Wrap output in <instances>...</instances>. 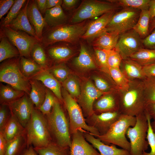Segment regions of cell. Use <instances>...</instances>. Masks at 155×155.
Segmentation results:
<instances>
[{
	"label": "cell",
	"instance_id": "obj_21",
	"mask_svg": "<svg viewBox=\"0 0 155 155\" xmlns=\"http://www.w3.org/2000/svg\"><path fill=\"white\" fill-rule=\"evenodd\" d=\"M86 140L99 151L100 155H129V151L117 148L116 145L106 144L87 132H83Z\"/></svg>",
	"mask_w": 155,
	"mask_h": 155
},
{
	"label": "cell",
	"instance_id": "obj_1",
	"mask_svg": "<svg viewBox=\"0 0 155 155\" xmlns=\"http://www.w3.org/2000/svg\"><path fill=\"white\" fill-rule=\"evenodd\" d=\"M90 22L88 20L77 23L45 28L40 43L44 47L60 42L76 44L85 33Z\"/></svg>",
	"mask_w": 155,
	"mask_h": 155
},
{
	"label": "cell",
	"instance_id": "obj_45",
	"mask_svg": "<svg viewBox=\"0 0 155 155\" xmlns=\"http://www.w3.org/2000/svg\"><path fill=\"white\" fill-rule=\"evenodd\" d=\"M49 70V72L60 82L62 83L69 75L68 69L63 64L57 65Z\"/></svg>",
	"mask_w": 155,
	"mask_h": 155
},
{
	"label": "cell",
	"instance_id": "obj_3",
	"mask_svg": "<svg viewBox=\"0 0 155 155\" xmlns=\"http://www.w3.org/2000/svg\"><path fill=\"white\" fill-rule=\"evenodd\" d=\"M58 100L51 112L44 116L53 142L61 146L70 148L71 140L69 121Z\"/></svg>",
	"mask_w": 155,
	"mask_h": 155
},
{
	"label": "cell",
	"instance_id": "obj_43",
	"mask_svg": "<svg viewBox=\"0 0 155 155\" xmlns=\"http://www.w3.org/2000/svg\"><path fill=\"white\" fill-rule=\"evenodd\" d=\"M62 85L69 94L73 98H78L81 92L79 82L73 75H69L62 83Z\"/></svg>",
	"mask_w": 155,
	"mask_h": 155
},
{
	"label": "cell",
	"instance_id": "obj_8",
	"mask_svg": "<svg viewBox=\"0 0 155 155\" xmlns=\"http://www.w3.org/2000/svg\"><path fill=\"white\" fill-rule=\"evenodd\" d=\"M97 0L82 1L75 11L69 21L71 24L80 23L109 11H116L119 7L108 1Z\"/></svg>",
	"mask_w": 155,
	"mask_h": 155
},
{
	"label": "cell",
	"instance_id": "obj_54",
	"mask_svg": "<svg viewBox=\"0 0 155 155\" xmlns=\"http://www.w3.org/2000/svg\"><path fill=\"white\" fill-rule=\"evenodd\" d=\"M7 142L3 133L0 131V155H5L7 147Z\"/></svg>",
	"mask_w": 155,
	"mask_h": 155
},
{
	"label": "cell",
	"instance_id": "obj_36",
	"mask_svg": "<svg viewBox=\"0 0 155 155\" xmlns=\"http://www.w3.org/2000/svg\"><path fill=\"white\" fill-rule=\"evenodd\" d=\"M34 148L38 155H71L69 148L61 146L53 142L43 147Z\"/></svg>",
	"mask_w": 155,
	"mask_h": 155
},
{
	"label": "cell",
	"instance_id": "obj_6",
	"mask_svg": "<svg viewBox=\"0 0 155 155\" xmlns=\"http://www.w3.org/2000/svg\"><path fill=\"white\" fill-rule=\"evenodd\" d=\"M61 94L68 114L70 134L79 131H86L95 137L100 135L96 129L87 124L79 105L64 88H61Z\"/></svg>",
	"mask_w": 155,
	"mask_h": 155
},
{
	"label": "cell",
	"instance_id": "obj_40",
	"mask_svg": "<svg viewBox=\"0 0 155 155\" xmlns=\"http://www.w3.org/2000/svg\"><path fill=\"white\" fill-rule=\"evenodd\" d=\"M94 85L104 94L118 91L119 90L114 81H109L103 77L95 76L93 78Z\"/></svg>",
	"mask_w": 155,
	"mask_h": 155
},
{
	"label": "cell",
	"instance_id": "obj_18",
	"mask_svg": "<svg viewBox=\"0 0 155 155\" xmlns=\"http://www.w3.org/2000/svg\"><path fill=\"white\" fill-rule=\"evenodd\" d=\"M44 48L48 58L57 62L67 60L74 53L73 49L65 43H55Z\"/></svg>",
	"mask_w": 155,
	"mask_h": 155
},
{
	"label": "cell",
	"instance_id": "obj_51",
	"mask_svg": "<svg viewBox=\"0 0 155 155\" xmlns=\"http://www.w3.org/2000/svg\"><path fill=\"white\" fill-rule=\"evenodd\" d=\"M15 0H0V19L10 9L14 4Z\"/></svg>",
	"mask_w": 155,
	"mask_h": 155
},
{
	"label": "cell",
	"instance_id": "obj_9",
	"mask_svg": "<svg viewBox=\"0 0 155 155\" xmlns=\"http://www.w3.org/2000/svg\"><path fill=\"white\" fill-rule=\"evenodd\" d=\"M135 117V125L129 127L126 132V135L130 140L129 155H142L149 146L147 140L148 123L145 111Z\"/></svg>",
	"mask_w": 155,
	"mask_h": 155
},
{
	"label": "cell",
	"instance_id": "obj_20",
	"mask_svg": "<svg viewBox=\"0 0 155 155\" xmlns=\"http://www.w3.org/2000/svg\"><path fill=\"white\" fill-rule=\"evenodd\" d=\"M27 13L29 20L35 30L37 36L40 42L46 24L44 18L37 8L36 0H29Z\"/></svg>",
	"mask_w": 155,
	"mask_h": 155
},
{
	"label": "cell",
	"instance_id": "obj_26",
	"mask_svg": "<svg viewBox=\"0 0 155 155\" xmlns=\"http://www.w3.org/2000/svg\"><path fill=\"white\" fill-rule=\"evenodd\" d=\"M44 14V18L46 24L45 28L67 24L68 17L64 12L61 6L48 9Z\"/></svg>",
	"mask_w": 155,
	"mask_h": 155
},
{
	"label": "cell",
	"instance_id": "obj_58",
	"mask_svg": "<svg viewBox=\"0 0 155 155\" xmlns=\"http://www.w3.org/2000/svg\"><path fill=\"white\" fill-rule=\"evenodd\" d=\"M148 10L150 17V22L155 17V0H150Z\"/></svg>",
	"mask_w": 155,
	"mask_h": 155
},
{
	"label": "cell",
	"instance_id": "obj_4",
	"mask_svg": "<svg viewBox=\"0 0 155 155\" xmlns=\"http://www.w3.org/2000/svg\"><path fill=\"white\" fill-rule=\"evenodd\" d=\"M25 128L27 147L42 148L53 142L45 116L35 107Z\"/></svg>",
	"mask_w": 155,
	"mask_h": 155
},
{
	"label": "cell",
	"instance_id": "obj_13",
	"mask_svg": "<svg viewBox=\"0 0 155 155\" xmlns=\"http://www.w3.org/2000/svg\"><path fill=\"white\" fill-rule=\"evenodd\" d=\"M104 94L98 90L90 80L83 84L78 101L85 115L89 117L94 113L93 103Z\"/></svg>",
	"mask_w": 155,
	"mask_h": 155
},
{
	"label": "cell",
	"instance_id": "obj_55",
	"mask_svg": "<svg viewBox=\"0 0 155 155\" xmlns=\"http://www.w3.org/2000/svg\"><path fill=\"white\" fill-rule=\"evenodd\" d=\"M37 8L42 14H44L47 9L46 7V0H36Z\"/></svg>",
	"mask_w": 155,
	"mask_h": 155
},
{
	"label": "cell",
	"instance_id": "obj_37",
	"mask_svg": "<svg viewBox=\"0 0 155 155\" xmlns=\"http://www.w3.org/2000/svg\"><path fill=\"white\" fill-rule=\"evenodd\" d=\"M32 59L43 69H46L49 62V59L44 48L40 42L33 46L30 54Z\"/></svg>",
	"mask_w": 155,
	"mask_h": 155
},
{
	"label": "cell",
	"instance_id": "obj_32",
	"mask_svg": "<svg viewBox=\"0 0 155 155\" xmlns=\"http://www.w3.org/2000/svg\"><path fill=\"white\" fill-rule=\"evenodd\" d=\"M0 62L20 56L17 48L5 37L0 35Z\"/></svg>",
	"mask_w": 155,
	"mask_h": 155
},
{
	"label": "cell",
	"instance_id": "obj_10",
	"mask_svg": "<svg viewBox=\"0 0 155 155\" xmlns=\"http://www.w3.org/2000/svg\"><path fill=\"white\" fill-rule=\"evenodd\" d=\"M141 10L131 8H123L115 12L112 17L105 31L119 35L133 29L137 23Z\"/></svg>",
	"mask_w": 155,
	"mask_h": 155
},
{
	"label": "cell",
	"instance_id": "obj_33",
	"mask_svg": "<svg viewBox=\"0 0 155 155\" xmlns=\"http://www.w3.org/2000/svg\"><path fill=\"white\" fill-rule=\"evenodd\" d=\"M25 93L24 91L1 84L0 88V103L8 104L18 99Z\"/></svg>",
	"mask_w": 155,
	"mask_h": 155
},
{
	"label": "cell",
	"instance_id": "obj_35",
	"mask_svg": "<svg viewBox=\"0 0 155 155\" xmlns=\"http://www.w3.org/2000/svg\"><path fill=\"white\" fill-rule=\"evenodd\" d=\"M150 21V15L148 10H141L137 22L133 29L142 39L144 38L148 35Z\"/></svg>",
	"mask_w": 155,
	"mask_h": 155
},
{
	"label": "cell",
	"instance_id": "obj_59",
	"mask_svg": "<svg viewBox=\"0 0 155 155\" xmlns=\"http://www.w3.org/2000/svg\"><path fill=\"white\" fill-rule=\"evenodd\" d=\"M32 146L26 147L20 155H38Z\"/></svg>",
	"mask_w": 155,
	"mask_h": 155
},
{
	"label": "cell",
	"instance_id": "obj_14",
	"mask_svg": "<svg viewBox=\"0 0 155 155\" xmlns=\"http://www.w3.org/2000/svg\"><path fill=\"white\" fill-rule=\"evenodd\" d=\"M11 113L22 126L26 128L29 122L34 105L25 93L22 97L8 104Z\"/></svg>",
	"mask_w": 155,
	"mask_h": 155
},
{
	"label": "cell",
	"instance_id": "obj_34",
	"mask_svg": "<svg viewBox=\"0 0 155 155\" xmlns=\"http://www.w3.org/2000/svg\"><path fill=\"white\" fill-rule=\"evenodd\" d=\"M143 67L155 63V49L143 48L129 57Z\"/></svg>",
	"mask_w": 155,
	"mask_h": 155
},
{
	"label": "cell",
	"instance_id": "obj_61",
	"mask_svg": "<svg viewBox=\"0 0 155 155\" xmlns=\"http://www.w3.org/2000/svg\"><path fill=\"white\" fill-rule=\"evenodd\" d=\"M151 125L152 129L155 134V119H154L152 122H151Z\"/></svg>",
	"mask_w": 155,
	"mask_h": 155
},
{
	"label": "cell",
	"instance_id": "obj_16",
	"mask_svg": "<svg viewBox=\"0 0 155 155\" xmlns=\"http://www.w3.org/2000/svg\"><path fill=\"white\" fill-rule=\"evenodd\" d=\"M72 134L70 147L71 155H100L86 141L83 132L78 131Z\"/></svg>",
	"mask_w": 155,
	"mask_h": 155
},
{
	"label": "cell",
	"instance_id": "obj_15",
	"mask_svg": "<svg viewBox=\"0 0 155 155\" xmlns=\"http://www.w3.org/2000/svg\"><path fill=\"white\" fill-rule=\"evenodd\" d=\"M120 111L109 112L96 114L95 113L86 119L87 124L96 129L100 135L105 134L119 119Z\"/></svg>",
	"mask_w": 155,
	"mask_h": 155
},
{
	"label": "cell",
	"instance_id": "obj_41",
	"mask_svg": "<svg viewBox=\"0 0 155 155\" xmlns=\"http://www.w3.org/2000/svg\"><path fill=\"white\" fill-rule=\"evenodd\" d=\"M109 74L119 90H125L128 87L130 81L120 68H109Z\"/></svg>",
	"mask_w": 155,
	"mask_h": 155
},
{
	"label": "cell",
	"instance_id": "obj_17",
	"mask_svg": "<svg viewBox=\"0 0 155 155\" xmlns=\"http://www.w3.org/2000/svg\"><path fill=\"white\" fill-rule=\"evenodd\" d=\"M116 11L106 13L96 20L90 22L86 31L81 38L92 41L105 31L109 21Z\"/></svg>",
	"mask_w": 155,
	"mask_h": 155
},
{
	"label": "cell",
	"instance_id": "obj_38",
	"mask_svg": "<svg viewBox=\"0 0 155 155\" xmlns=\"http://www.w3.org/2000/svg\"><path fill=\"white\" fill-rule=\"evenodd\" d=\"M142 83L145 95L146 107L155 103V77H147Z\"/></svg>",
	"mask_w": 155,
	"mask_h": 155
},
{
	"label": "cell",
	"instance_id": "obj_42",
	"mask_svg": "<svg viewBox=\"0 0 155 155\" xmlns=\"http://www.w3.org/2000/svg\"><path fill=\"white\" fill-rule=\"evenodd\" d=\"M26 0H15V2L5 17L0 22V27L8 25L18 16Z\"/></svg>",
	"mask_w": 155,
	"mask_h": 155
},
{
	"label": "cell",
	"instance_id": "obj_12",
	"mask_svg": "<svg viewBox=\"0 0 155 155\" xmlns=\"http://www.w3.org/2000/svg\"><path fill=\"white\" fill-rule=\"evenodd\" d=\"M143 48L142 39L133 29L119 35L115 49L124 59Z\"/></svg>",
	"mask_w": 155,
	"mask_h": 155
},
{
	"label": "cell",
	"instance_id": "obj_60",
	"mask_svg": "<svg viewBox=\"0 0 155 155\" xmlns=\"http://www.w3.org/2000/svg\"><path fill=\"white\" fill-rule=\"evenodd\" d=\"M155 28V17L150 22L149 26V32H151Z\"/></svg>",
	"mask_w": 155,
	"mask_h": 155
},
{
	"label": "cell",
	"instance_id": "obj_31",
	"mask_svg": "<svg viewBox=\"0 0 155 155\" xmlns=\"http://www.w3.org/2000/svg\"><path fill=\"white\" fill-rule=\"evenodd\" d=\"M26 147V131L24 133L7 142L5 155H20Z\"/></svg>",
	"mask_w": 155,
	"mask_h": 155
},
{
	"label": "cell",
	"instance_id": "obj_56",
	"mask_svg": "<svg viewBox=\"0 0 155 155\" xmlns=\"http://www.w3.org/2000/svg\"><path fill=\"white\" fill-rule=\"evenodd\" d=\"M145 111L151 119H155V103L147 106Z\"/></svg>",
	"mask_w": 155,
	"mask_h": 155
},
{
	"label": "cell",
	"instance_id": "obj_47",
	"mask_svg": "<svg viewBox=\"0 0 155 155\" xmlns=\"http://www.w3.org/2000/svg\"><path fill=\"white\" fill-rule=\"evenodd\" d=\"M145 112L147 116L148 126L147 140L151 150L149 152H144L142 155H155V134L152 129L151 125V119L145 111Z\"/></svg>",
	"mask_w": 155,
	"mask_h": 155
},
{
	"label": "cell",
	"instance_id": "obj_52",
	"mask_svg": "<svg viewBox=\"0 0 155 155\" xmlns=\"http://www.w3.org/2000/svg\"><path fill=\"white\" fill-rule=\"evenodd\" d=\"M79 1L78 0H63L61 7L65 10H69L74 7Z\"/></svg>",
	"mask_w": 155,
	"mask_h": 155
},
{
	"label": "cell",
	"instance_id": "obj_25",
	"mask_svg": "<svg viewBox=\"0 0 155 155\" xmlns=\"http://www.w3.org/2000/svg\"><path fill=\"white\" fill-rule=\"evenodd\" d=\"M80 53L73 60V63L76 67L82 70L95 69L97 66L94 59L89 48L84 42H80Z\"/></svg>",
	"mask_w": 155,
	"mask_h": 155
},
{
	"label": "cell",
	"instance_id": "obj_50",
	"mask_svg": "<svg viewBox=\"0 0 155 155\" xmlns=\"http://www.w3.org/2000/svg\"><path fill=\"white\" fill-rule=\"evenodd\" d=\"M142 43L146 49H155V28L151 34L142 39Z\"/></svg>",
	"mask_w": 155,
	"mask_h": 155
},
{
	"label": "cell",
	"instance_id": "obj_49",
	"mask_svg": "<svg viewBox=\"0 0 155 155\" xmlns=\"http://www.w3.org/2000/svg\"><path fill=\"white\" fill-rule=\"evenodd\" d=\"M11 115L10 108L8 104H1L0 107V131H2Z\"/></svg>",
	"mask_w": 155,
	"mask_h": 155
},
{
	"label": "cell",
	"instance_id": "obj_27",
	"mask_svg": "<svg viewBox=\"0 0 155 155\" xmlns=\"http://www.w3.org/2000/svg\"><path fill=\"white\" fill-rule=\"evenodd\" d=\"M119 35L114 32L104 31L92 41L93 47L109 50L114 49Z\"/></svg>",
	"mask_w": 155,
	"mask_h": 155
},
{
	"label": "cell",
	"instance_id": "obj_7",
	"mask_svg": "<svg viewBox=\"0 0 155 155\" xmlns=\"http://www.w3.org/2000/svg\"><path fill=\"white\" fill-rule=\"evenodd\" d=\"M20 57L9 59L1 63L0 81L10 85L15 89L29 94L31 85L29 79L22 73L19 66Z\"/></svg>",
	"mask_w": 155,
	"mask_h": 155
},
{
	"label": "cell",
	"instance_id": "obj_23",
	"mask_svg": "<svg viewBox=\"0 0 155 155\" xmlns=\"http://www.w3.org/2000/svg\"><path fill=\"white\" fill-rule=\"evenodd\" d=\"M29 1V0L27 1L24 6L21 9L17 16L6 26L14 30L24 32L39 40L35 30L30 23L28 17L27 10Z\"/></svg>",
	"mask_w": 155,
	"mask_h": 155
},
{
	"label": "cell",
	"instance_id": "obj_28",
	"mask_svg": "<svg viewBox=\"0 0 155 155\" xmlns=\"http://www.w3.org/2000/svg\"><path fill=\"white\" fill-rule=\"evenodd\" d=\"M29 80L31 85L29 97L35 106V108L38 109L44 100L46 88L38 81L33 79Z\"/></svg>",
	"mask_w": 155,
	"mask_h": 155
},
{
	"label": "cell",
	"instance_id": "obj_48",
	"mask_svg": "<svg viewBox=\"0 0 155 155\" xmlns=\"http://www.w3.org/2000/svg\"><path fill=\"white\" fill-rule=\"evenodd\" d=\"M123 59L119 53L114 48L108 50L107 63L109 68H120Z\"/></svg>",
	"mask_w": 155,
	"mask_h": 155
},
{
	"label": "cell",
	"instance_id": "obj_5",
	"mask_svg": "<svg viewBox=\"0 0 155 155\" xmlns=\"http://www.w3.org/2000/svg\"><path fill=\"white\" fill-rule=\"evenodd\" d=\"M136 121L135 117L121 114L106 133L96 137L106 144L117 145L129 152L130 144L126 138V132L129 127L135 125Z\"/></svg>",
	"mask_w": 155,
	"mask_h": 155
},
{
	"label": "cell",
	"instance_id": "obj_19",
	"mask_svg": "<svg viewBox=\"0 0 155 155\" xmlns=\"http://www.w3.org/2000/svg\"><path fill=\"white\" fill-rule=\"evenodd\" d=\"M119 91L103 94L95 103V109L99 113L120 111Z\"/></svg>",
	"mask_w": 155,
	"mask_h": 155
},
{
	"label": "cell",
	"instance_id": "obj_30",
	"mask_svg": "<svg viewBox=\"0 0 155 155\" xmlns=\"http://www.w3.org/2000/svg\"><path fill=\"white\" fill-rule=\"evenodd\" d=\"M19 66L23 75L28 79L34 77L43 69L32 59L20 57Z\"/></svg>",
	"mask_w": 155,
	"mask_h": 155
},
{
	"label": "cell",
	"instance_id": "obj_29",
	"mask_svg": "<svg viewBox=\"0 0 155 155\" xmlns=\"http://www.w3.org/2000/svg\"><path fill=\"white\" fill-rule=\"evenodd\" d=\"M2 132L8 142L26 132V128L11 113L9 120Z\"/></svg>",
	"mask_w": 155,
	"mask_h": 155
},
{
	"label": "cell",
	"instance_id": "obj_57",
	"mask_svg": "<svg viewBox=\"0 0 155 155\" xmlns=\"http://www.w3.org/2000/svg\"><path fill=\"white\" fill-rule=\"evenodd\" d=\"M63 2L62 0H46L47 9L58 6H61Z\"/></svg>",
	"mask_w": 155,
	"mask_h": 155
},
{
	"label": "cell",
	"instance_id": "obj_11",
	"mask_svg": "<svg viewBox=\"0 0 155 155\" xmlns=\"http://www.w3.org/2000/svg\"><path fill=\"white\" fill-rule=\"evenodd\" d=\"M0 35L6 37L18 49L20 57L30 58L32 49L40 42L27 33L7 26L0 27Z\"/></svg>",
	"mask_w": 155,
	"mask_h": 155
},
{
	"label": "cell",
	"instance_id": "obj_2",
	"mask_svg": "<svg viewBox=\"0 0 155 155\" xmlns=\"http://www.w3.org/2000/svg\"><path fill=\"white\" fill-rule=\"evenodd\" d=\"M119 94L121 114L136 117L144 112L146 102L142 81H130L128 87L119 90Z\"/></svg>",
	"mask_w": 155,
	"mask_h": 155
},
{
	"label": "cell",
	"instance_id": "obj_22",
	"mask_svg": "<svg viewBox=\"0 0 155 155\" xmlns=\"http://www.w3.org/2000/svg\"><path fill=\"white\" fill-rule=\"evenodd\" d=\"M120 68L129 81H142L146 77L143 67L129 58L122 59Z\"/></svg>",
	"mask_w": 155,
	"mask_h": 155
},
{
	"label": "cell",
	"instance_id": "obj_46",
	"mask_svg": "<svg viewBox=\"0 0 155 155\" xmlns=\"http://www.w3.org/2000/svg\"><path fill=\"white\" fill-rule=\"evenodd\" d=\"M57 99L52 94L49 90L46 88V94L44 100L38 109L44 115L49 114L56 101Z\"/></svg>",
	"mask_w": 155,
	"mask_h": 155
},
{
	"label": "cell",
	"instance_id": "obj_39",
	"mask_svg": "<svg viewBox=\"0 0 155 155\" xmlns=\"http://www.w3.org/2000/svg\"><path fill=\"white\" fill-rule=\"evenodd\" d=\"M118 7H129L140 10H148L150 0H109Z\"/></svg>",
	"mask_w": 155,
	"mask_h": 155
},
{
	"label": "cell",
	"instance_id": "obj_24",
	"mask_svg": "<svg viewBox=\"0 0 155 155\" xmlns=\"http://www.w3.org/2000/svg\"><path fill=\"white\" fill-rule=\"evenodd\" d=\"M31 79L41 82L45 87L52 92L58 100L63 101L61 84L48 70L43 69Z\"/></svg>",
	"mask_w": 155,
	"mask_h": 155
},
{
	"label": "cell",
	"instance_id": "obj_44",
	"mask_svg": "<svg viewBox=\"0 0 155 155\" xmlns=\"http://www.w3.org/2000/svg\"><path fill=\"white\" fill-rule=\"evenodd\" d=\"M93 47L96 62L102 71L109 74V68L107 63L108 50Z\"/></svg>",
	"mask_w": 155,
	"mask_h": 155
},
{
	"label": "cell",
	"instance_id": "obj_53",
	"mask_svg": "<svg viewBox=\"0 0 155 155\" xmlns=\"http://www.w3.org/2000/svg\"><path fill=\"white\" fill-rule=\"evenodd\" d=\"M144 72L147 77H155V63L143 67Z\"/></svg>",
	"mask_w": 155,
	"mask_h": 155
}]
</instances>
